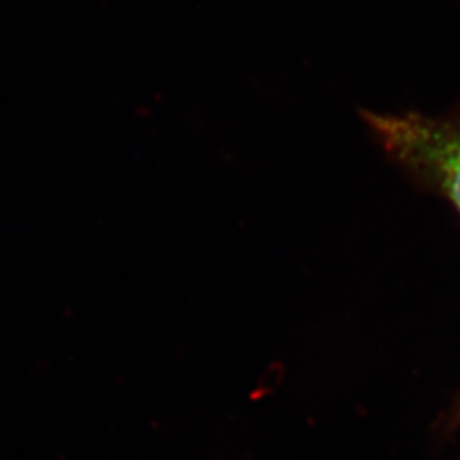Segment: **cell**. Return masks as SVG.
I'll list each match as a JSON object with an SVG mask.
<instances>
[{
    "label": "cell",
    "mask_w": 460,
    "mask_h": 460,
    "mask_svg": "<svg viewBox=\"0 0 460 460\" xmlns=\"http://www.w3.org/2000/svg\"><path fill=\"white\" fill-rule=\"evenodd\" d=\"M363 118L382 147L438 186L460 212V116L365 113Z\"/></svg>",
    "instance_id": "cell-1"
}]
</instances>
